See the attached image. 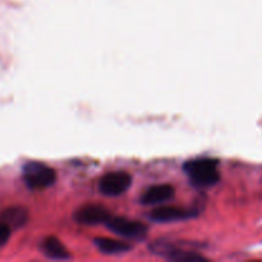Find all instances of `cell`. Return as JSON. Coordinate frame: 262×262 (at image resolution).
Segmentation results:
<instances>
[{"label": "cell", "mask_w": 262, "mask_h": 262, "mask_svg": "<svg viewBox=\"0 0 262 262\" xmlns=\"http://www.w3.org/2000/svg\"><path fill=\"white\" fill-rule=\"evenodd\" d=\"M105 225L113 233L123 238H127V239H143L148 232L147 225L141 222H136V220H129L127 217L110 216Z\"/></svg>", "instance_id": "3"}, {"label": "cell", "mask_w": 262, "mask_h": 262, "mask_svg": "<svg viewBox=\"0 0 262 262\" xmlns=\"http://www.w3.org/2000/svg\"><path fill=\"white\" fill-rule=\"evenodd\" d=\"M28 219L27 210L22 207H10L5 210L2 214L0 220L4 222L5 224L9 225L10 229H17V228L23 227Z\"/></svg>", "instance_id": "11"}, {"label": "cell", "mask_w": 262, "mask_h": 262, "mask_svg": "<svg viewBox=\"0 0 262 262\" xmlns=\"http://www.w3.org/2000/svg\"><path fill=\"white\" fill-rule=\"evenodd\" d=\"M94 243L99 248V251H101L105 255H120V253H125L132 250V246L129 243L112 239V238H95Z\"/></svg>", "instance_id": "9"}, {"label": "cell", "mask_w": 262, "mask_h": 262, "mask_svg": "<svg viewBox=\"0 0 262 262\" xmlns=\"http://www.w3.org/2000/svg\"><path fill=\"white\" fill-rule=\"evenodd\" d=\"M154 251L156 252H160V255L165 256L169 260L174 261H184V262H194V261H205L204 256L199 255L196 252H188V251L179 250V248H173V247H164V248H154Z\"/></svg>", "instance_id": "10"}, {"label": "cell", "mask_w": 262, "mask_h": 262, "mask_svg": "<svg viewBox=\"0 0 262 262\" xmlns=\"http://www.w3.org/2000/svg\"><path fill=\"white\" fill-rule=\"evenodd\" d=\"M10 233H12V229H10L9 225H7L4 222L0 220V247L9 241Z\"/></svg>", "instance_id": "12"}, {"label": "cell", "mask_w": 262, "mask_h": 262, "mask_svg": "<svg viewBox=\"0 0 262 262\" xmlns=\"http://www.w3.org/2000/svg\"><path fill=\"white\" fill-rule=\"evenodd\" d=\"M196 215V210L179 206H161L151 212L150 217L156 223H171L191 219Z\"/></svg>", "instance_id": "6"}, {"label": "cell", "mask_w": 262, "mask_h": 262, "mask_svg": "<svg viewBox=\"0 0 262 262\" xmlns=\"http://www.w3.org/2000/svg\"><path fill=\"white\" fill-rule=\"evenodd\" d=\"M110 216L109 210L101 205H86L74 212V220L83 225L105 224Z\"/></svg>", "instance_id": "5"}, {"label": "cell", "mask_w": 262, "mask_h": 262, "mask_svg": "<svg viewBox=\"0 0 262 262\" xmlns=\"http://www.w3.org/2000/svg\"><path fill=\"white\" fill-rule=\"evenodd\" d=\"M41 251L43 255L53 260H68L71 258V253L67 250L66 246L55 237H46L41 242Z\"/></svg>", "instance_id": "8"}, {"label": "cell", "mask_w": 262, "mask_h": 262, "mask_svg": "<svg viewBox=\"0 0 262 262\" xmlns=\"http://www.w3.org/2000/svg\"><path fill=\"white\" fill-rule=\"evenodd\" d=\"M132 184V177L127 171H112L100 179L99 189L102 194L109 197L124 193Z\"/></svg>", "instance_id": "4"}, {"label": "cell", "mask_w": 262, "mask_h": 262, "mask_svg": "<svg viewBox=\"0 0 262 262\" xmlns=\"http://www.w3.org/2000/svg\"><path fill=\"white\" fill-rule=\"evenodd\" d=\"M174 187L170 184H156L151 186L143 192L141 196V202L143 205H156L163 204V202L169 201L174 197Z\"/></svg>", "instance_id": "7"}, {"label": "cell", "mask_w": 262, "mask_h": 262, "mask_svg": "<svg viewBox=\"0 0 262 262\" xmlns=\"http://www.w3.org/2000/svg\"><path fill=\"white\" fill-rule=\"evenodd\" d=\"M23 181L32 191H40L53 186L56 181V173L53 168L38 161H30L23 166Z\"/></svg>", "instance_id": "2"}, {"label": "cell", "mask_w": 262, "mask_h": 262, "mask_svg": "<svg viewBox=\"0 0 262 262\" xmlns=\"http://www.w3.org/2000/svg\"><path fill=\"white\" fill-rule=\"evenodd\" d=\"M219 163L214 159H194L184 164V173L192 184L200 188H206L216 184L220 179Z\"/></svg>", "instance_id": "1"}]
</instances>
